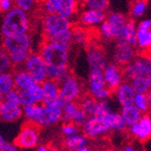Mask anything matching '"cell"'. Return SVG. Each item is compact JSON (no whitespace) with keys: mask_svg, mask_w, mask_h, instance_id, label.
Masks as SVG:
<instances>
[{"mask_svg":"<svg viewBox=\"0 0 151 151\" xmlns=\"http://www.w3.org/2000/svg\"><path fill=\"white\" fill-rule=\"evenodd\" d=\"M148 8V2L147 0H132L129 9V15L130 19L132 20H137L143 17L147 12Z\"/></svg>","mask_w":151,"mask_h":151,"instance_id":"29","label":"cell"},{"mask_svg":"<svg viewBox=\"0 0 151 151\" xmlns=\"http://www.w3.org/2000/svg\"><path fill=\"white\" fill-rule=\"evenodd\" d=\"M59 83V95L58 99L61 101L63 105L68 103L78 101L83 95V86L81 79L76 75H74L72 72H69L67 75H65Z\"/></svg>","mask_w":151,"mask_h":151,"instance_id":"5","label":"cell"},{"mask_svg":"<svg viewBox=\"0 0 151 151\" xmlns=\"http://www.w3.org/2000/svg\"><path fill=\"white\" fill-rule=\"evenodd\" d=\"M2 48L10 56L13 67L19 68L33 52V37L31 33L3 37Z\"/></svg>","mask_w":151,"mask_h":151,"instance_id":"3","label":"cell"},{"mask_svg":"<svg viewBox=\"0 0 151 151\" xmlns=\"http://www.w3.org/2000/svg\"><path fill=\"white\" fill-rule=\"evenodd\" d=\"M41 127L31 122L25 121L20 127L13 144L19 149H33L39 145Z\"/></svg>","mask_w":151,"mask_h":151,"instance_id":"6","label":"cell"},{"mask_svg":"<svg viewBox=\"0 0 151 151\" xmlns=\"http://www.w3.org/2000/svg\"><path fill=\"white\" fill-rule=\"evenodd\" d=\"M81 131L88 139H97L110 132L103 117L99 115L89 116L81 127Z\"/></svg>","mask_w":151,"mask_h":151,"instance_id":"12","label":"cell"},{"mask_svg":"<svg viewBox=\"0 0 151 151\" xmlns=\"http://www.w3.org/2000/svg\"><path fill=\"white\" fill-rule=\"evenodd\" d=\"M23 114L19 92L16 89L10 91L4 95V101L0 109V119L5 123H12L20 119Z\"/></svg>","mask_w":151,"mask_h":151,"instance_id":"7","label":"cell"},{"mask_svg":"<svg viewBox=\"0 0 151 151\" xmlns=\"http://www.w3.org/2000/svg\"><path fill=\"white\" fill-rule=\"evenodd\" d=\"M41 32L45 40L58 41L63 45H72L73 22L72 19L55 14H45L41 18Z\"/></svg>","mask_w":151,"mask_h":151,"instance_id":"2","label":"cell"},{"mask_svg":"<svg viewBox=\"0 0 151 151\" xmlns=\"http://www.w3.org/2000/svg\"><path fill=\"white\" fill-rule=\"evenodd\" d=\"M36 151H58V149L52 144H41L36 147Z\"/></svg>","mask_w":151,"mask_h":151,"instance_id":"42","label":"cell"},{"mask_svg":"<svg viewBox=\"0 0 151 151\" xmlns=\"http://www.w3.org/2000/svg\"><path fill=\"white\" fill-rule=\"evenodd\" d=\"M133 105L143 114H146L150 110V106H149V101L146 93H136L133 101Z\"/></svg>","mask_w":151,"mask_h":151,"instance_id":"36","label":"cell"},{"mask_svg":"<svg viewBox=\"0 0 151 151\" xmlns=\"http://www.w3.org/2000/svg\"><path fill=\"white\" fill-rule=\"evenodd\" d=\"M123 151H137L133 146H131V145H127V146L124 147Z\"/></svg>","mask_w":151,"mask_h":151,"instance_id":"45","label":"cell"},{"mask_svg":"<svg viewBox=\"0 0 151 151\" xmlns=\"http://www.w3.org/2000/svg\"><path fill=\"white\" fill-rule=\"evenodd\" d=\"M12 72L13 76H14L15 89L18 92L24 91L27 89L31 88L32 86H34L35 83H38L33 78V76L30 73H28L23 68H21V67H19V68H13Z\"/></svg>","mask_w":151,"mask_h":151,"instance_id":"21","label":"cell"},{"mask_svg":"<svg viewBox=\"0 0 151 151\" xmlns=\"http://www.w3.org/2000/svg\"><path fill=\"white\" fill-rule=\"evenodd\" d=\"M39 3L43 14H55L59 9V0H39Z\"/></svg>","mask_w":151,"mask_h":151,"instance_id":"37","label":"cell"},{"mask_svg":"<svg viewBox=\"0 0 151 151\" xmlns=\"http://www.w3.org/2000/svg\"><path fill=\"white\" fill-rule=\"evenodd\" d=\"M13 8H14L13 0H1V3H0V10H1V12L6 13Z\"/></svg>","mask_w":151,"mask_h":151,"instance_id":"41","label":"cell"},{"mask_svg":"<svg viewBox=\"0 0 151 151\" xmlns=\"http://www.w3.org/2000/svg\"><path fill=\"white\" fill-rule=\"evenodd\" d=\"M91 42V35L89 34L87 29L81 28H73V34H72V43L87 48Z\"/></svg>","mask_w":151,"mask_h":151,"instance_id":"30","label":"cell"},{"mask_svg":"<svg viewBox=\"0 0 151 151\" xmlns=\"http://www.w3.org/2000/svg\"><path fill=\"white\" fill-rule=\"evenodd\" d=\"M32 29V19L29 13L18 8L11 9L5 13L1 25V34L3 37L27 34Z\"/></svg>","mask_w":151,"mask_h":151,"instance_id":"4","label":"cell"},{"mask_svg":"<svg viewBox=\"0 0 151 151\" xmlns=\"http://www.w3.org/2000/svg\"><path fill=\"white\" fill-rule=\"evenodd\" d=\"M78 104H79L81 108L88 114V116H92L96 112L98 101H96L93 96L89 95V94H83L81 99L78 101Z\"/></svg>","mask_w":151,"mask_h":151,"instance_id":"31","label":"cell"},{"mask_svg":"<svg viewBox=\"0 0 151 151\" xmlns=\"http://www.w3.org/2000/svg\"><path fill=\"white\" fill-rule=\"evenodd\" d=\"M107 13L105 11L99 10H91V9H83L78 13L76 22L77 27L83 29H93L98 28L103 21L106 20Z\"/></svg>","mask_w":151,"mask_h":151,"instance_id":"11","label":"cell"},{"mask_svg":"<svg viewBox=\"0 0 151 151\" xmlns=\"http://www.w3.org/2000/svg\"><path fill=\"white\" fill-rule=\"evenodd\" d=\"M70 48L58 41L45 40L38 47V54L45 63L47 77L59 81L65 75L71 72L69 68L70 63Z\"/></svg>","mask_w":151,"mask_h":151,"instance_id":"1","label":"cell"},{"mask_svg":"<svg viewBox=\"0 0 151 151\" xmlns=\"http://www.w3.org/2000/svg\"><path fill=\"white\" fill-rule=\"evenodd\" d=\"M79 4L83 9L99 10L107 12L109 9V0H79Z\"/></svg>","mask_w":151,"mask_h":151,"instance_id":"34","label":"cell"},{"mask_svg":"<svg viewBox=\"0 0 151 151\" xmlns=\"http://www.w3.org/2000/svg\"><path fill=\"white\" fill-rule=\"evenodd\" d=\"M79 6V0H59V9L57 13L63 17L72 19L78 13Z\"/></svg>","mask_w":151,"mask_h":151,"instance_id":"26","label":"cell"},{"mask_svg":"<svg viewBox=\"0 0 151 151\" xmlns=\"http://www.w3.org/2000/svg\"><path fill=\"white\" fill-rule=\"evenodd\" d=\"M119 114H121L122 119H123L127 128L132 126L133 124H135L136 122L141 119L142 115H143V113L134 106L133 104L132 105H128V106L122 107L121 111H119Z\"/></svg>","mask_w":151,"mask_h":151,"instance_id":"25","label":"cell"},{"mask_svg":"<svg viewBox=\"0 0 151 151\" xmlns=\"http://www.w3.org/2000/svg\"><path fill=\"white\" fill-rule=\"evenodd\" d=\"M22 68L28 73H30L35 79L36 83H41L43 81L47 79V70H45V63L42 58L38 54V52H34L27 57L25 61L23 63Z\"/></svg>","mask_w":151,"mask_h":151,"instance_id":"10","label":"cell"},{"mask_svg":"<svg viewBox=\"0 0 151 151\" xmlns=\"http://www.w3.org/2000/svg\"><path fill=\"white\" fill-rule=\"evenodd\" d=\"M0 3H1V0H0ZM0 13H1V10H0Z\"/></svg>","mask_w":151,"mask_h":151,"instance_id":"50","label":"cell"},{"mask_svg":"<svg viewBox=\"0 0 151 151\" xmlns=\"http://www.w3.org/2000/svg\"><path fill=\"white\" fill-rule=\"evenodd\" d=\"M135 94V90L129 81H124L117 88L113 90V96L121 107L132 105Z\"/></svg>","mask_w":151,"mask_h":151,"instance_id":"18","label":"cell"},{"mask_svg":"<svg viewBox=\"0 0 151 151\" xmlns=\"http://www.w3.org/2000/svg\"><path fill=\"white\" fill-rule=\"evenodd\" d=\"M88 142H89L88 137L83 132H79V133L75 134V135L63 137V147L67 151H75L83 148V147L88 146Z\"/></svg>","mask_w":151,"mask_h":151,"instance_id":"24","label":"cell"},{"mask_svg":"<svg viewBox=\"0 0 151 151\" xmlns=\"http://www.w3.org/2000/svg\"><path fill=\"white\" fill-rule=\"evenodd\" d=\"M136 93H147L151 89V76L137 75L129 79Z\"/></svg>","mask_w":151,"mask_h":151,"instance_id":"28","label":"cell"},{"mask_svg":"<svg viewBox=\"0 0 151 151\" xmlns=\"http://www.w3.org/2000/svg\"><path fill=\"white\" fill-rule=\"evenodd\" d=\"M103 117L104 122L107 125L110 131H114V132H123L127 129L126 125L124 123L123 119H122L119 112H115V111L111 110L107 112L106 114L99 115Z\"/></svg>","mask_w":151,"mask_h":151,"instance_id":"22","label":"cell"},{"mask_svg":"<svg viewBox=\"0 0 151 151\" xmlns=\"http://www.w3.org/2000/svg\"><path fill=\"white\" fill-rule=\"evenodd\" d=\"M125 79L137 75L151 76V57L148 53H139L125 67H123Z\"/></svg>","mask_w":151,"mask_h":151,"instance_id":"9","label":"cell"},{"mask_svg":"<svg viewBox=\"0 0 151 151\" xmlns=\"http://www.w3.org/2000/svg\"><path fill=\"white\" fill-rule=\"evenodd\" d=\"M88 94L93 96L96 101H109L113 96V91L106 86L103 71L90 70L88 76V85H87Z\"/></svg>","mask_w":151,"mask_h":151,"instance_id":"8","label":"cell"},{"mask_svg":"<svg viewBox=\"0 0 151 151\" xmlns=\"http://www.w3.org/2000/svg\"><path fill=\"white\" fill-rule=\"evenodd\" d=\"M136 55H137V52H136L135 47L128 45L124 41H119V42H116L115 47H114L112 59H113V63H115L116 65L125 67Z\"/></svg>","mask_w":151,"mask_h":151,"instance_id":"16","label":"cell"},{"mask_svg":"<svg viewBox=\"0 0 151 151\" xmlns=\"http://www.w3.org/2000/svg\"><path fill=\"white\" fill-rule=\"evenodd\" d=\"M122 41L127 42L128 45H133V47L136 45V23L132 19H128V21H127Z\"/></svg>","mask_w":151,"mask_h":151,"instance_id":"32","label":"cell"},{"mask_svg":"<svg viewBox=\"0 0 151 151\" xmlns=\"http://www.w3.org/2000/svg\"><path fill=\"white\" fill-rule=\"evenodd\" d=\"M13 68L14 67H13V63L10 59V56L8 55V53L1 47L0 48V74L12 71Z\"/></svg>","mask_w":151,"mask_h":151,"instance_id":"40","label":"cell"},{"mask_svg":"<svg viewBox=\"0 0 151 151\" xmlns=\"http://www.w3.org/2000/svg\"><path fill=\"white\" fill-rule=\"evenodd\" d=\"M88 114L81 108L78 101L65 104L63 107V122H70L78 127H83V125L88 119Z\"/></svg>","mask_w":151,"mask_h":151,"instance_id":"14","label":"cell"},{"mask_svg":"<svg viewBox=\"0 0 151 151\" xmlns=\"http://www.w3.org/2000/svg\"><path fill=\"white\" fill-rule=\"evenodd\" d=\"M75 151H95V150H93V149H91L90 147L86 146V147H83V148L78 149V150H75Z\"/></svg>","mask_w":151,"mask_h":151,"instance_id":"46","label":"cell"},{"mask_svg":"<svg viewBox=\"0 0 151 151\" xmlns=\"http://www.w3.org/2000/svg\"><path fill=\"white\" fill-rule=\"evenodd\" d=\"M129 18H127L123 13L119 12H110L107 14L106 21L111 25V28L113 30L114 34V40L116 42L122 41L123 39V34L126 23Z\"/></svg>","mask_w":151,"mask_h":151,"instance_id":"19","label":"cell"},{"mask_svg":"<svg viewBox=\"0 0 151 151\" xmlns=\"http://www.w3.org/2000/svg\"><path fill=\"white\" fill-rule=\"evenodd\" d=\"M2 151H19V148H17L14 144H9Z\"/></svg>","mask_w":151,"mask_h":151,"instance_id":"43","label":"cell"},{"mask_svg":"<svg viewBox=\"0 0 151 151\" xmlns=\"http://www.w3.org/2000/svg\"><path fill=\"white\" fill-rule=\"evenodd\" d=\"M86 57L90 70L103 71L108 63L106 52L101 45L96 43H91L86 48Z\"/></svg>","mask_w":151,"mask_h":151,"instance_id":"13","label":"cell"},{"mask_svg":"<svg viewBox=\"0 0 151 151\" xmlns=\"http://www.w3.org/2000/svg\"><path fill=\"white\" fill-rule=\"evenodd\" d=\"M14 89H15V85H14V76L12 71L0 74V93L5 95L8 92Z\"/></svg>","mask_w":151,"mask_h":151,"instance_id":"33","label":"cell"},{"mask_svg":"<svg viewBox=\"0 0 151 151\" xmlns=\"http://www.w3.org/2000/svg\"><path fill=\"white\" fill-rule=\"evenodd\" d=\"M14 6L20 9L27 13H33L37 9L39 0H13Z\"/></svg>","mask_w":151,"mask_h":151,"instance_id":"35","label":"cell"},{"mask_svg":"<svg viewBox=\"0 0 151 151\" xmlns=\"http://www.w3.org/2000/svg\"><path fill=\"white\" fill-rule=\"evenodd\" d=\"M127 129L134 139L142 142L148 141L151 139V117L147 113L143 114L139 121Z\"/></svg>","mask_w":151,"mask_h":151,"instance_id":"17","label":"cell"},{"mask_svg":"<svg viewBox=\"0 0 151 151\" xmlns=\"http://www.w3.org/2000/svg\"><path fill=\"white\" fill-rule=\"evenodd\" d=\"M98 35L101 36L105 40H114V34L113 30L111 28V25L107 22L106 20L103 21L97 28Z\"/></svg>","mask_w":151,"mask_h":151,"instance_id":"38","label":"cell"},{"mask_svg":"<svg viewBox=\"0 0 151 151\" xmlns=\"http://www.w3.org/2000/svg\"><path fill=\"white\" fill-rule=\"evenodd\" d=\"M81 132V128L78 127L77 125L73 123H70V122H63V124L60 127V133L63 137H67V136L71 135H75V134Z\"/></svg>","mask_w":151,"mask_h":151,"instance_id":"39","label":"cell"},{"mask_svg":"<svg viewBox=\"0 0 151 151\" xmlns=\"http://www.w3.org/2000/svg\"><path fill=\"white\" fill-rule=\"evenodd\" d=\"M147 95V98H148V101H149V106H150V109H151V89L148 91L146 93Z\"/></svg>","mask_w":151,"mask_h":151,"instance_id":"47","label":"cell"},{"mask_svg":"<svg viewBox=\"0 0 151 151\" xmlns=\"http://www.w3.org/2000/svg\"><path fill=\"white\" fill-rule=\"evenodd\" d=\"M147 53H148L149 55H150V57H151V48L149 49V50H148V52H147Z\"/></svg>","mask_w":151,"mask_h":151,"instance_id":"49","label":"cell"},{"mask_svg":"<svg viewBox=\"0 0 151 151\" xmlns=\"http://www.w3.org/2000/svg\"><path fill=\"white\" fill-rule=\"evenodd\" d=\"M19 98H20V103L22 107L35 105V104H41L43 101V93L41 90L40 83H35L31 88L24 91H20Z\"/></svg>","mask_w":151,"mask_h":151,"instance_id":"20","label":"cell"},{"mask_svg":"<svg viewBox=\"0 0 151 151\" xmlns=\"http://www.w3.org/2000/svg\"><path fill=\"white\" fill-rule=\"evenodd\" d=\"M103 75L105 78L106 86L113 91L123 83L125 79L123 67L116 65L115 63H108L103 70Z\"/></svg>","mask_w":151,"mask_h":151,"instance_id":"15","label":"cell"},{"mask_svg":"<svg viewBox=\"0 0 151 151\" xmlns=\"http://www.w3.org/2000/svg\"><path fill=\"white\" fill-rule=\"evenodd\" d=\"M9 144H10V143H9V142H6L4 139H3L2 136L0 135V151H2L3 149L5 148V147L8 146Z\"/></svg>","mask_w":151,"mask_h":151,"instance_id":"44","label":"cell"},{"mask_svg":"<svg viewBox=\"0 0 151 151\" xmlns=\"http://www.w3.org/2000/svg\"><path fill=\"white\" fill-rule=\"evenodd\" d=\"M136 49L141 53H147L151 48V30H139L136 29Z\"/></svg>","mask_w":151,"mask_h":151,"instance_id":"27","label":"cell"},{"mask_svg":"<svg viewBox=\"0 0 151 151\" xmlns=\"http://www.w3.org/2000/svg\"><path fill=\"white\" fill-rule=\"evenodd\" d=\"M40 86L43 93V101H42L43 104L58 99V95H59V83H58L57 81L47 78L45 81H43L40 83Z\"/></svg>","mask_w":151,"mask_h":151,"instance_id":"23","label":"cell"},{"mask_svg":"<svg viewBox=\"0 0 151 151\" xmlns=\"http://www.w3.org/2000/svg\"><path fill=\"white\" fill-rule=\"evenodd\" d=\"M3 101H4V95L0 93V109H1V107H2Z\"/></svg>","mask_w":151,"mask_h":151,"instance_id":"48","label":"cell"}]
</instances>
